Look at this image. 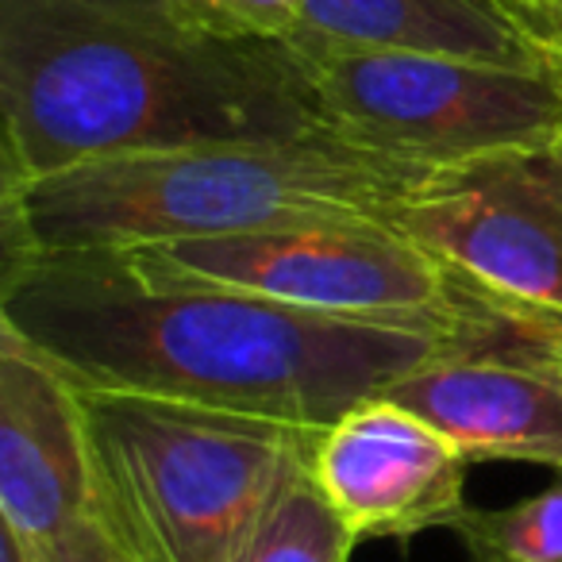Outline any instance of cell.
<instances>
[{"label": "cell", "mask_w": 562, "mask_h": 562, "mask_svg": "<svg viewBox=\"0 0 562 562\" xmlns=\"http://www.w3.org/2000/svg\"><path fill=\"white\" fill-rule=\"evenodd\" d=\"M0 331L86 390L155 393L305 431L467 347L439 331L155 278L116 250H4Z\"/></svg>", "instance_id": "obj_1"}, {"label": "cell", "mask_w": 562, "mask_h": 562, "mask_svg": "<svg viewBox=\"0 0 562 562\" xmlns=\"http://www.w3.org/2000/svg\"><path fill=\"white\" fill-rule=\"evenodd\" d=\"M0 186L331 132L293 43L220 40L173 0H0Z\"/></svg>", "instance_id": "obj_2"}, {"label": "cell", "mask_w": 562, "mask_h": 562, "mask_svg": "<svg viewBox=\"0 0 562 562\" xmlns=\"http://www.w3.org/2000/svg\"><path fill=\"white\" fill-rule=\"evenodd\" d=\"M428 170L336 132L104 158L0 186L4 250H132L316 220H378Z\"/></svg>", "instance_id": "obj_3"}, {"label": "cell", "mask_w": 562, "mask_h": 562, "mask_svg": "<svg viewBox=\"0 0 562 562\" xmlns=\"http://www.w3.org/2000/svg\"><path fill=\"white\" fill-rule=\"evenodd\" d=\"M78 390L93 520L132 562H235L316 431L135 390Z\"/></svg>", "instance_id": "obj_4"}, {"label": "cell", "mask_w": 562, "mask_h": 562, "mask_svg": "<svg viewBox=\"0 0 562 562\" xmlns=\"http://www.w3.org/2000/svg\"><path fill=\"white\" fill-rule=\"evenodd\" d=\"M155 278L209 281L331 316L420 328L477 351H562V331L505 301L374 216L116 250Z\"/></svg>", "instance_id": "obj_5"}, {"label": "cell", "mask_w": 562, "mask_h": 562, "mask_svg": "<svg viewBox=\"0 0 562 562\" xmlns=\"http://www.w3.org/2000/svg\"><path fill=\"white\" fill-rule=\"evenodd\" d=\"M339 139L416 166H447L562 135L551 66H497L420 50H378L293 35Z\"/></svg>", "instance_id": "obj_6"}, {"label": "cell", "mask_w": 562, "mask_h": 562, "mask_svg": "<svg viewBox=\"0 0 562 562\" xmlns=\"http://www.w3.org/2000/svg\"><path fill=\"white\" fill-rule=\"evenodd\" d=\"M378 220L562 331V135L431 166Z\"/></svg>", "instance_id": "obj_7"}, {"label": "cell", "mask_w": 562, "mask_h": 562, "mask_svg": "<svg viewBox=\"0 0 562 562\" xmlns=\"http://www.w3.org/2000/svg\"><path fill=\"white\" fill-rule=\"evenodd\" d=\"M308 474L355 543L451 528L467 513L470 459L382 393L316 431Z\"/></svg>", "instance_id": "obj_8"}, {"label": "cell", "mask_w": 562, "mask_h": 562, "mask_svg": "<svg viewBox=\"0 0 562 562\" xmlns=\"http://www.w3.org/2000/svg\"><path fill=\"white\" fill-rule=\"evenodd\" d=\"M93 462L78 390L0 331V528L43 554L93 520Z\"/></svg>", "instance_id": "obj_9"}, {"label": "cell", "mask_w": 562, "mask_h": 562, "mask_svg": "<svg viewBox=\"0 0 562 562\" xmlns=\"http://www.w3.org/2000/svg\"><path fill=\"white\" fill-rule=\"evenodd\" d=\"M382 397L424 416L470 462H536L562 474V351L454 347Z\"/></svg>", "instance_id": "obj_10"}, {"label": "cell", "mask_w": 562, "mask_h": 562, "mask_svg": "<svg viewBox=\"0 0 562 562\" xmlns=\"http://www.w3.org/2000/svg\"><path fill=\"white\" fill-rule=\"evenodd\" d=\"M301 32L351 47L547 66L508 0H305Z\"/></svg>", "instance_id": "obj_11"}, {"label": "cell", "mask_w": 562, "mask_h": 562, "mask_svg": "<svg viewBox=\"0 0 562 562\" xmlns=\"http://www.w3.org/2000/svg\"><path fill=\"white\" fill-rule=\"evenodd\" d=\"M351 531L339 524L305 467L258 520L235 562H351Z\"/></svg>", "instance_id": "obj_12"}, {"label": "cell", "mask_w": 562, "mask_h": 562, "mask_svg": "<svg viewBox=\"0 0 562 562\" xmlns=\"http://www.w3.org/2000/svg\"><path fill=\"white\" fill-rule=\"evenodd\" d=\"M451 531L470 562H562V477L513 505H467Z\"/></svg>", "instance_id": "obj_13"}, {"label": "cell", "mask_w": 562, "mask_h": 562, "mask_svg": "<svg viewBox=\"0 0 562 562\" xmlns=\"http://www.w3.org/2000/svg\"><path fill=\"white\" fill-rule=\"evenodd\" d=\"M201 32L220 40L290 43L305 27V0H173Z\"/></svg>", "instance_id": "obj_14"}, {"label": "cell", "mask_w": 562, "mask_h": 562, "mask_svg": "<svg viewBox=\"0 0 562 562\" xmlns=\"http://www.w3.org/2000/svg\"><path fill=\"white\" fill-rule=\"evenodd\" d=\"M508 9L536 43L539 58L551 70H562V0H508Z\"/></svg>", "instance_id": "obj_15"}, {"label": "cell", "mask_w": 562, "mask_h": 562, "mask_svg": "<svg viewBox=\"0 0 562 562\" xmlns=\"http://www.w3.org/2000/svg\"><path fill=\"white\" fill-rule=\"evenodd\" d=\"M32 562H132V559L104 536L101 524L89 520L58 547H50V551H43V554H32Z\"/></svg>", "instance_id": "obj_16"}, {"label": "cell", "mask_w": 562, "mask_h": 562, "mask_svg": "<svg viewBox=\"0 0 562 562\" xmlns=\"http://www.w3.org/2000/svg\"><path fill=\"white\" fill-rule=\"evenodd\" d=\"M554 74V78H559V86H562V70H551Z\"/></svg>", "instance_id": "obj_17"}]
</instances>
